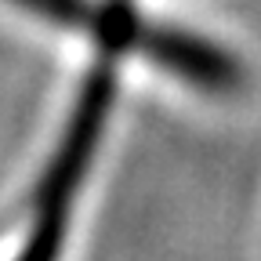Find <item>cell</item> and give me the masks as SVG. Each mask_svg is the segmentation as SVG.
<instances>
[{"label":"cell","mask_w":261,"mask_h":261,"mask_svg":"<svg viewBox=\"0 0 261 261\" xmlns=\"http://www.w3.org/2000/svg\"><path fill=\"white\" fill-rule=\"evenodd\" d=\"M109 102H113V73H109V65H102V69L91 73V80L80 91V102L73 109L69 127H65L62 149H58L51 171H47V181L40 189L37 221H33L29 243L18 254V261H55L58 257L62 240H65V225H69V214H73V200L84 185L94 145L102 138Z\"/></svg>","instance_id":"obj_1"}]
</instances>
